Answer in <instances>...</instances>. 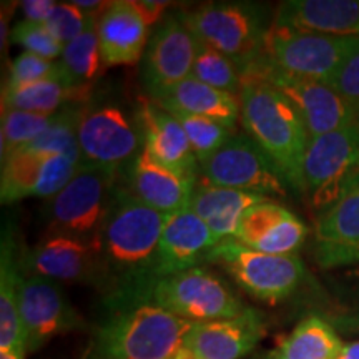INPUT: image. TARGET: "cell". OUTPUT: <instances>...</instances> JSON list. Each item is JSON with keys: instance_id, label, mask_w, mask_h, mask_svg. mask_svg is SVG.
<instances>
[{"instance_id": "1", "label": "cell", "mask_w": 359, "mask_h": 359, "mask_svg": "<svg viewBox=\"0 0 359 359\" xmlns=\"http://www.w3.org/2000/svg\"><path fill=\"white\" fill-rule=\"evenodd\" d=\"M168 218L116 188L98 238L103 285L110 286L107 303L145 302L156 281V255Z\"/></svg>"}, {"instance_id": "2", "label": "cell", "mask_w": 359, "mask_h": 359, "mask_svg": "<svg viewBox=\"0 0 359 359\" xmlns=\"http://www.w3.org/2000/svg\"><path fill=\"white\" fill-rule=\"evenodd\" d=\"M107 306L83 359H173L195 326L150 302Z\"/></svg>"}, {"instance_id": "3", "label": "cell", "mask_w": 359, "mask_h": 359, "mask_svg": "<svg viewBox=\"0 0 359 359\" xmlns=\"http://www.w3.org/2000/svg\"><path fill=\"white\" fill-rule=\"evenodd\" d=\"M240 120L290 188L302 193L303 161L309 145V133L302 115L288 98L258 79H243L240 92Z\"/></svg>"}, {"instance_id": "4", "label": "cell", "mask_w": 359, "mask_h": 359, "mask_svg": "<svg viewBox=\"0 0 359 359\" xmlns=\"http://www.w3.org/2000/svg\"><path fill=\"white\" fill-rule=\"evenodd\" d=\"M118 172L97 165H80L70 182L48 200L47 222L52 233L98 246L115 200Z\"/></svg>"}, {"instance_id": "5", "label": "cell", "mask_w": 359, "mask_h": 359, "mask_svg": "<svg viewBox=\"0 0 359 359\" xmlns=\"http://www.w3.org/2000/svg\"><path fill=\"white\" fill-rule=\"evenodd\" d=\"M302 193L318 213L359 188V122L309 140Z\"/></svg>"}, {"instance_id": "6", "label": "cell", "mask_w": 359, "mask_h": 359, "mask_svg": "<svg viewBox=\"0 0 359 359\" xmlns=\"http://www.w3.org/2000/svg\"><path fill=\"white\" fill-rule=\"evenodd\" d=\"M182 20L198 43L233 58L241 69L263 53L268 29L262 7L255 4H205L183 13Z\"/></svg>"}, {"instance_id": "7", "label": "cell", "mask_w": 359, "mask_h": 359, "mask_svg": "<svg viewBox=\"0 0 359 359\" xmlns=\"http://www.w3.org/2000/svg\"><path fill=\"white\" fill-rule=\"evenodd\" d=\"M358 45L359 37H334L271 25L264 35L263 53L286 74L330 85Z\"/></svg>"}, {"instance_id": "8", "label": "cell", "mask_w": 359, "mask_h": 359, "mask_svg": "<svg viewBox=\"0 0 359 359\" xmlns=\"http://www.w3.org/2000/svg\"><path fill=\"white\" fill-rule=\"evenodd\" d=\"M145 302L195 325L235 318L248 309L226 283L201 266L158 278Z\"/></svg>"}, {"instance_id": "9", "label": "cell", "mask_w": 359, "mask_h": 359, "mask_svg": "<svg viewBox=\"0 0 359 359\" xmlns=\"http://www.w3.org/2000/svg\"><path fill=\"white\" fill-rule=\"evenodd\" d=\"M208 262L230 273L246 293L264 303H278L296 291L304 276L298 255H268L224 238L215 246Z\"/></svg>"}, {"instance_id": "10", "label": "cell", "mask_w": 359, "mask_h": 359, "mask_svg": "<svg viewBox=\"0 0 359 359\" xmlns=\"http://www.w3.org/2000/svg\"><path fill=\"white\" fill-rule=\"evenodd\" d=\"M248 77L263 80L288 98L302 115L309 138L321 137L358 122L348 102L330 85L286 74L276 69L264 53L243 67V79Z\"/></svg>"}, {"instance_id": "11", "label": "cell", "mask_w": 359, "mask_h": 359, "mask_svg": "<svg viewBox=\"0 0 359 359\" xmlns=\"http://www.w3.org/2000/svg\"><path fill=\"white\" fill-rule=\"evenodd\" d=\"M200 173L210 185L258 193L266 198L288 191L280 170L248 135H233L218 151L201 161Z\"/></svg>"}, {"instance_id": "12", "label": "cell", "mask_w": 359, "mask_h": 359, "mask_svg": "<svg viewBox=\"0 0 359 359\" xmlns=\"http://www.w3.org/2000/svg\"><path fill=\"white\" fill-rule=\"evenodd\" d=\"M79 148L82 163L122 170L142 151L140 125L115 105L83 111L79 122Z\"/></svg>"}, {"instance_id": "13", "label": "cell", "mask_w": 359, "mask_h": 359, "mask_svg": "<svg viewBox=\"0 0 359 359\" xmlns=\"http://www.w3.org/2000/svg\"><path fill=\"white\" fill-rule=\"evenodd\" d=\"M80 165V154L15 151L2 161L0 201L8 205L25 198H52L70 182Z\"/></svg>"}, {"instance_id": "14", "label": "cell", "mask_w": 359, "mask_h": 359, "mask_svg": "<svg viewBox=\"0 0 359 359\" xmlns=\"http://www.w3.org/2000/svg\"><path fill=\"white\" fill-rule=\"evenodd\" d=\"M19 303L27 353L37 351L55 336L83 326L82 318L69 303L64 290L48 278L22 271Z\"/></svg>"}, {"instance_id": "15", "label": "cell", "mask_w": 359, "mask_h": 359, "mask_svg": "<svg viewBox=\"0 0 359 359\" xmlns=\"http://www.w3.org/2000/svg\"><path fill=\"white\" fill-rule=\"evenodd\" d=\"M198 47L182 17L163 20L143 53L142 77L151 100L191 77Z\"/></svg>"}, {"instance_id": "16", "label": "cell", "mask_w": 359, "mask_h": 359, "mask_svg": "<svg viewBox=\"0 0 359 359\" xmlns=\"http://www.w3.org/2000/svg\"><path fill=\"white\" fill-rule=\"evenodd\" d=\"M22 264L25 275L53 281H97L103 285L98 246L74 236L50 233L27 255Z\"/></svg>"}, {"instance_id": "17", "label": "cell", "mask_w": 359, "mask_h": 359, "mask_svg": "<svg viewBox=\"0 0 359 359\" xmlns=\"http://www.w3.org/2000/svg\"><path fill=\"white\" fill-rule=\"evenodd\" d=\"M266 334V321L258 309L248 308L235 318L196 323L187 349L198 359H243Z\"/></svg>"}, {"instance_id": "18", "label": "cell", "mask_w": 359, "mask_h": 359, "mask_svg": "<svg viewBox=\"0 0 359 359\" xmlns=\"http://www.w3.org/2000/svg\"><path fill=\"white\" fill-rule=\"evenodd\" d=\"M306 236V224L286 206L269 198L251 206L233 238L262 253L294 255Z\"/></svg>"}, {"instance_id": "19", "label": "cell", "mask_w": 359, "mask_h": 359, "mask_svg": "<svg viewBox=\"0 0 359 359\" xmlns=\"http://www.w3.org/2000/svg\"><path fill=\"white\" fill-rule=\"evenodd\" d=\"M137 122L143 135V147L167 167L188 182L196 183L200 161L188 142L182 125L155 102L142 100Z\"/></svg>"}, {"instance_id": "20", "label": "cell", "mask_w": 359, "mask_h": 359, "mask_svg": "<svg viewBox=\"0 0 359 359\" xmlns=\"http://www.w3.org/2000/svg\"><path fill=\"white\" fill-rule=\"evenodd\" d=\"M313 253L325 269L359 264V188L318 215Z\"/></svg>"}, {"instance_id": "21", "label": "cell", "mask_w": 359, "mask_h": 359, "mask_svg": "<svg viewBox=\"0 0 359 359\" xmlns=\"http://www.w3.org/2000/svg\"><path fill=\"white\" fill-rule=\"evenodd\" d=\"M218 240L191 210L170 215L156 255V280L208 262Z\"/></svg>"}, {"instance_id": "22", "label": "cell", "mask_w": 359, "mask_h": 359, "mask_svg": "<svg viewBox=\"0 0 359 359\" xmlns=\"http://www.w3.org/2000/svg\"><path fill=\"white\" fill-rule=\"evenodd\" d=\"M127 183L130 195L165 215L187 210L196 185L163 167L145 147L128 165Z\"/></svg>"}, {"instance_id": "23", "label": "cell", "mask_w": 359, "mask_h": 359, "mask_svg": "<svg viewBox=\"0 0 359 359\" xmlns=\"http://www.w3.org/2000/svg\"><path fill=\"white\" fill-rule=\"evenodd\" d=\"M150 27L132 0L110 2L97 17V34L105 67L135 65L147 50Z\"/></svg>"}, {"instance_id": "24", "label": "cell", "mask_w": 359, "mask_h": 359, "mask_svg": "<svg viewBox=\"0 0 359 359\" xmlns=\"http://www.w3.org/2000/svg\"><path fill=\"white\" fill-rule=\"evenodd\" d=\"M273 25L359 37V0H288L278 8Z\"/></svg>"}, {"instance_id": "25", "label": "cell", "mask_w": 359, "mask_h": 359, "mask_svg": "<svg viewBox=\"0 0 359 359\" xmlns=\"http://www.w3.org/2000/svg\"><path fill=\"white\" fill-rule=\"evenodd\" d=\"M264 200L269 198L258 193L210 185L203 180V182H196L193 188L188 210L203 219L217 240L222 241L224 238L235 236L238 224L245 213L251 206L262 203Z\"/></svg>"}, {"instance_id": "26", "label": "cell", "mask_w": 359, "mask_h": 359, "mask_svg": "<svg viewBox=\"0 0 359 359\" xmlns=\"http://www.w3.org/2000/svg\"><path fill=\"white\" fill-rule=\"evenodd\" d=\"M151 102L172 115L205 116V118L217 120L231 130L236 127L241 115L240 97L201 83L193 77L178 83L177 87Z\"/></svg>"}, {"instance_id": "27", "label": "cell", "mask_w": 359, "mask_h": 359, "mask_svg": "<svg viewBox=\"0 0 359 359\" xmlns=\"http://www.w3.org/2000/svg\"><path fill=\"white\" fill-rule=\"evenodd\" d=\"M88 88L77 85L67 74L65 67H58L52 77L20 88L2 90V110H25L42 115H55L69 103L87 100Z\"/></svg>"}, {"instance_id": "28", "label": "cell", "mask_w": 359, "mask_h": 359, "mask_svg": "<svg viewBox=\"0 0 359 359\" xmlns=\"http://www.w3.org/2000/svg\"><path fill=\"white\" fill-rule=\"evenodd\" d=\"M15 245L11 235H4L0 257V353H25V333L20 316L19 283L20 262H17Z\"/></svg>"}, {"instance_id": "29", "label": "cell", "mask_w": 359, "mask_h": 359, "mask_svg": "<svg viewBox=\"0 0 359 359\" xmlns=\"http://www.w3.org/2000/svg\"><path fill=\"white\" fill-rule=\"evenodd\" d=\"M344 344L320 316H308L271 351L273 359H338Z\"/></svg>"}, {"instance_id": "30", "label": "cell", "mask_w": 359, "mask_h": 359, "mask_svg": "<svg viewBox=\"0 0 359 359\" xmlns=\"http://www.w3.org/2000/svg\"><path fill=\"white\" fill-rule=\"evenodd\" d=\"M60 62L70 79L83 87H88V82H92L100 74L105 64H103L100 42H98L97 17L90 15L87 29L77 39L65 45Z\"/></svg>"}, {"instance_id": "31", "label": "cell", "mask_w": 359, "mask_h": 359, "mask_svg": "<svg viewBox=\"0 0 359 359\" xmlns=\"http://www.w3.org/2000/svg\"><path fill=\"white\" fill-rule=\"evenodd\" d=\"M191 77L235 97L240 95L241 87H243L241 65L236 64L233 58L201 43L196 52Z\"/></svg>"}, {"instance_id": "32", "label": "cell", "mask_w": 359, "mask_h": 359, "mask_svg": "<svg viewBox=\"0 0 359 359\" xmlns=\"http://www.w3.org/2000/svg\"><path fill=\"white\" fill-rule=\"evenodd\" d=\"M83 111L79 107L69 105L53 116L50 127L39 138L20 150L40 151V154L74 155L80 154L79 148V122ZM19 151V150H17Z\"/></svg>"}, {"instance_id": "33", "label": "cell", "mask_w": 359, "mask_h": 359, "mask_svg": "<svg viewBox=\"0 0 359 359\" xmlns=\"http://www.w3.org/2000/svg\"><path fill=\"white\" fill-rule=\"evenodd\" d=\"M53 116L25 110H2V161L39 138L50 127Z\"/></svg>"}, {"instance_id": "34", "label": "cell", "mask_w": 359, "mask_h": 359, "mask_svg": "<svg viewBox=\"0 0 359 359\" xmlns=\"http://www.w3.org/2000/svg\"><path fill=\"white\" fill-rule=\"evenodd\" d=\"M185 130L188 142L201 163L233 137V130L217 120L196 115H173Z\"/></svg>"}, {"instance_id": "35", "label": "cell", "mask_w": 359, "mask_h": 359, "mask_svg": "<svg viewBox=\"0 0 359 359\" xmlns=\"http://www.w3.org/2000/svg\"><path fill=\"white\" fill-rule=\"evenodd\" d=\"M12 42L25 48V52L35 53V55L52 60L64 55L65 45L60 43L53 37L50 30L45 24H35V22L22 20L13 27Z\"/></svg>"}, {"instance_id": "36", "label": "cell", "mask_w": 359, "mask_h": 359, "mask_svg": "<svg viewBox=\"0 0 359 359\" xmlns=\"http://www.w3.org/2000/svg\"><path fill=\"white\" fill-rule=\"evenodd\" d=\"M60 67V62H52L47 58L35 55V53H20L11 65L6 88H20L32 85L40 80L52 77Z\"/></svg>"}, {"instance_id": "37", "label": "cell", "mask_w": 359, "mask_h": 359, "mask_svg": "<svg viewBox=\"0 0 359 359\" xmlns=\"http://www.w3.org/2000/svg\"><path fill=\"white\" fill-rule=\"evenodd\" d=\"M90 20L88 13H85L82 8H79L74 2L69 4H57L52 17L45 22L47 29L50 30L53 37L60 43H70L80 34L87 29Z\"/></svg>"}, {"instance_id": "38", "label": "cell", "mask_w": 359, "mask_h": 359, "mask_svg": "<svg viewBox=\"0 0 359 359\" xmlns=\"http://www.w3.org/2000/svg\"><path fill=\"white\" fill-rule=\"evenodd\" d=\"M330 87L348 102L359 122V45L331 80Z\"/></svg>"}, {"instance_id": "39", "label": "cell", "mask_w": 359, "mask_h": 359, "mask_svg": "<svg viewBox=\"0 0 359 359\" xmlns=\"http://www.w3.org/2000/svg\"><path fill=\"white\" fill-rule=\"evenodd\" d=\"M20 6L25 20L35 22V24H45L55 11L57 2H52V0H25Z\"/></svg>"}, {"instance_id": "40", "label": "cell", "mask_w": 359, "mask_h": 359, "mask_svg": "<svg viewBox=\"0 0 359 359\" xmlns=\"http://www.w3.org/2000/svg\"><path fill=\"white\" fill-rule=\"evenodd\" d=\"M132 2L133 7L137 8L148 27L156 24L163 17V13L168 7V2H156V0L155 2H151V0H132Z\"/></svg>"}, {"instance_id": "41", "label": "cell", "mask_w": 359, "mask_h": 359, "mask_svg": "<svg viewBox=\"0 0 359 359\" xmlns=\"http://www.w3.org/2000/svg\"><path fill=\"white\" fill-rule=\"evenodd\" d=\"M338 359H359V341L349 343L343 348Z\"/></svg>"}, {"instance_id": "42", "label": "cell", "mask_w": 359, "mask_h": 359, "mask_svg": "<svg viewBox=\"0 0 359 359\" xmlns=\"http://www.w3.org/2000/svg\"><path fill=\"white\" fill-rule=\"evenodd\" d=\"M25 353H17V351H8V353H0V359H24Z\"/></svg>"}, {"instance_id": "43", "label": "cell", "mask_w": 359, "mask_h": 359, "mask_svg": "<svg viewBox=\"0 0 359 359\" xmlns=\"http://www.w3.org/2000/svg\"><path fill=\"white\" fill-rule=\"evenodd\" d=\"M173 359H198V358H196L195 354L190 351V349L185 348V349H182V351H180Z\"/></svg>"}, {"instance_id": "44", "label": "cell", "mask_w": 359, "mask_h": 359, "mask_svg": "<svg viewBox=\"0 0 359 359\" xmlns=\"http://www.w3.org/2000/svg\"><path fill=\"white\" fill-rule=\"evenodd\" d=\"M258 359H273V356H271V353H269V354H264V356L258 358Z\"/></svg>"}]
</instances>
